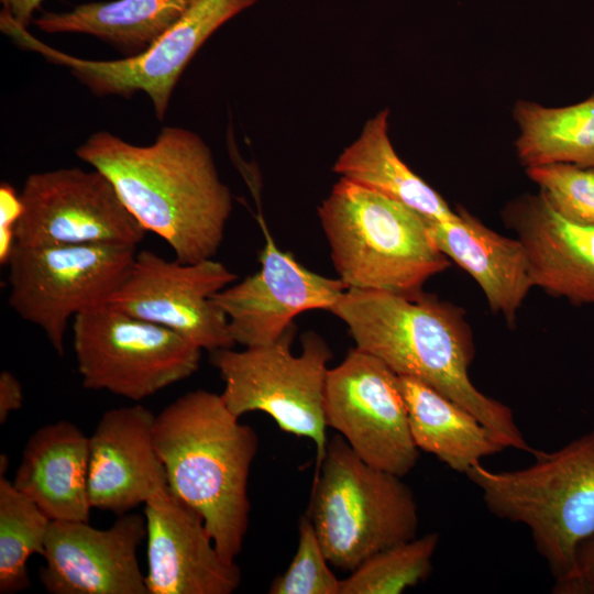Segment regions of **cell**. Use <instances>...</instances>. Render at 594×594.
<instances>
[{
    "label": "cell",
    "instance_id": "6da1fadb",
    "mask_svg": "<svg viewBox=\"0 0 594 594\" xmlns=\"http://www.w3.org/2000/svg\"><path fill=\"white\" fill-rule=\"evenodd\" d=\"M76 155L108 177L134 219L162 238L177 261L197 263L217 254L232 196L200 135L164 127L153 143L135 145L99 131Z\"/></svg>",
    "mask_w": 594,
    "mask_h": 594
},
{
    "label": "cell",
    "instance_id": "7a4b0ae2",
    "mask_svg": "<svg viewBox=\"0 0 594 594\" xmlns=\"http://www.w3.org/2000/svg\"><path fill=\"white\" fill-rule=\"evenodd\" d=\"M341 319L355 348L383 361L399 376L413 377L473 414L506 448H532L504 403L472 383L473 333L461 309L424 294L346 289L330 310Z\"/></svg>",
    "mask_w": 594,
    "mask_h": 594
},
{
    "label": "cell",
    "instance_id": "3957f363",
    "mask_svg": "<svg viewBox=\"0 0 594 594\" xmlns=\"http://www.w3.org/2000/svg\"><path fill=\"white\" fill-rule=\"evenodd\" d=\"M153 437L169 490L202 517L221 557L235 563L249 526L255 431L221 395L196 389L156 415Z\"/></svg>",
    "mask_w": 594,
    "mask_h": 594
},
{
    "label": "cell",
    "instance_id": "277c9868",
    "mask_svg": "<svg viewBox=\"0 0 594 594\" xmlns=\"http://www.w3.org/2000/svg\"><path fill=\"white\" fill-rule=\"evenodd\" d=\"M318 217L338 278L348 289L414 295L450 267L426 218L345 178L333 185Z\"/></svg>",
    "mask_w": 594,
    "mask_h": 594
},
{
    "label": "cell",
    "instance_id": "5b68a950",
    "mask_svg": "<svg viewBox=\"0 0 594 594\" xmlns=\"http://www.w3.org/2000/svg\"><path fill=\"white\" fill-rule=\"evenodd\" d=\"M531 465L495 472L481 462L464 475L488 512L526 526L554 582L574 569L580 546L594 534V428Z\"/></svg>",
    "mask_w": 594,
    "mask_h": 594
},
{
    "label": "cell",
    "instance_id": "8992f818",
    "mask_svg": "<svg viewBox=\"0 0 594 594\" xmlns=\"http://www.w3.org/2000/svg\"><path fill=\"white\" fill-rule=\"evenodd\" d=\"M307 515L329 563L348 572L415 538L419 525L411 488L402 477L364 462L342 436L327 444Z\"/></svg>",
    "mask_w": 594,
    "mask_h": 594
},
{
    "label": "cell",
    "instance_id": "52a82bcc",
    "mask_svg": "<svg viewBox=\"0 0 594 594\" xmlns=\"http://www.w3.org/2000/svg\"><path fill=\"white\" fill-rule=\"evenodd\" d=\"M296 327L275 342L234 351L211 352V363L224 383L221 395L237 417L262 411L280 430L309 438L316 447V471L327 451L324 391L332 352L316 332L301 337V353H292Z\"/></svg>",
    "mask_w": 594,
    "mask_h": 594
},
{
    "label": "cell",
    "instance_id": "ba28073f",
    "mask_svg": "<svg viewBox=\"0 0 594 594\" xmlns=\"http://www.w3.org/2000/svg\"><path fill=\"white\" fill-rule=\"evenodd\" d=\"M73 348L82 386L139 402L191 376L201 351L182 334L109 302L73 319Z\"/></svg>",
    "mask_w": 594,
    "mask_h": 594
},
{
    "label": "cell",
    "instance_id": "9c48e42d",
    "mask_svg": "<svg viewBox=\"0 0 594 594\" xmlns=\"http://www.w3.org/2000/svg\"><path fill=\"white\" fill-rule=\"evenodd\" d=\"M136 246L114 243L15 244L9 260V305L43 330L58 355L69 320L108 302L123 283Z\"/></svg>",
    "mask_w": 594,
    "mask_h": 594
},
{
    "label": "cell",
    "instance_id": "30bf717a",
    "mask_svg": "<svg viewBox=\"0 0 594 594\" xmlns=\"http://www.w3.org/2000/svg\"><path fill=\"white\" fill-rule=\"evenodd\" d=\"M257 0H194L182 18L143 52L119 59L96 61L72 56L38 41L9 18L1 31L19 46L64 66L97 96L131 97L146 94L155 116L163 120L174 88L204 43L226 22Z\"/></svg>",
    "mask_w": 594,
    "mask_h": 594
},
{
    "label": "cell",
    "instance_id": "8fae6325",
    "mask_svg": "<svg viewBox=\"0 0 594 594\" xmlns=\"http://www.w3.org/2000/svg\"><path fill=\"white\" fill-rule=\"evenodd\" d=\"M327 426L373 468L399 477L417 464L399 375L358 348L329 369L324 391Z\"/></svg>",
    "mask_w": 594,
    "mask_h": 594
},
{
    "label": "cell",
    "instance_id": "7c38bea8",
    "mask_svg": "<svg viewBox=\"0 0 594 594\" xmlns=\"http://www.w3.org/2000/svg\"><path fill=\"white\" fill-rule=\"evenodd\" d=\"M21 245L114 243L136 246L146 231L108 177L94 168H59L28 176L20 193Z\"/></svg>",
    "mask_w": 594,
    "mask_h": 594
},
{
    "label": "cell",
    "instance_id": "4fadbf2b",
    "mask_svg": "<svg viewBox=\"0 0 594 594\" xmlns=\"http://www.w3.org/2000/svg\"><path fill=\"white\" fill-rule=\"evenodd\" d=\"M237 278L212 258L182 263L142 250L136 252L129 274L108 302L213 352L235 344L228 317L212 297Z\"/></svg>",
    "mask_w": 594,
    "mask_h": 594
},
{
    "label": "cell",
    "instance_id": "5bb4252c",
    "mask_svg": "<svg viewBox=\"0 0 594 594\" xmlns=\"http://www.w3.org/2000/svg\"><path fill=\"white\" fill-rule=\"evenodd\" d=\"M145 537L139 514L119 515L107 529L51 520L38 579L51 594H148L138 560Z\"/></svg>",
    "mask_w": 594,
    "mask_h": 594
},
{
    "label": "cell",
    "instance_id": "9a60e30c",
    "mask_svg": "<svg viewBox=\"0 0 594 594\" xmlns=\"http://www.w3.org/2000/svg\"><path fill=\"white\" fill-rule=\"evenodd\" d=\"M264 232L261 270L212 297L228 317L234 343L244 348L275 342L302 311H330L348 289L339 278L307 270L280 251L265 228Z\"/></svg>",
    "mask_w": 594,
    "mask_h": 594
},
{
    "label": "cell",
    "instance_id": "2e32d148",
    "mask_svg": "<svg viewBox=\"0 0 594 594\" xmlns=\"http://www.w3.org/2000/svg\"><path fill=\"white\" fill-rule=\"evenodd\" d=\"M144 505L148 594H230L239 587V566L221 557L202 517L167 484Z\"/></svg>",
    "mask_w": 594,
    "mask_h": 594
},
{
    "label": "cell",
    "instance_id": "e0dca14e",
    "mask_svg": "<svg viewBox=\"0 0 594 594\" xmlns=\"http://www.w3.org/2000/svg\"><path fill=\"white\" fill-rule=\"evenodd\" d=\"M155 417L141 405L114 408L89 437L88 496L92 508L122 515L167 484L154 444Z\"/></svg>",
    "mask_w": 594,
    "mask_h": 594
},
{
    "label": "cell",
    "instance_id": "ac0fdd59",
    "mask_svg": "<svg viewBox=\"0 0 594 594\" xmlns=\"http://www.w3.org/2000/svg\"><path fill=\"white\" fill-rule=\"evenodd\" d=\"M502 216L524 248L534 286L594 305V226L562 216L540 191L510 200Z\"/></svg>",
    "mask_w": 594,
    "mask_h": 594
},
{
    "label": "cell",
    "instance_id": "d6986e66",
    "mask_svg": "<svg viewBox=\"0 0 594 594\" xmlns=\"http://www.w3.org/2000/svg\"><path fill=\"white\" fill-rule=\"evenodd\" d=\"M451 220L428 221L436 246L479 284L491 309L514 324L534 287L520 241L486 227L466 209Z\"/></svg>",
    "mask_w": 594,
    "mask_h": 594
},
{
    "label": "cell",
    "instance_id": "ffe728a7",
    "mask_svg": "<svg viewBox=\"0 0 594 594\" xmlns=\"http://www.w3.org/2000/svg\"><path fill=\"white\" fill-rule=\"evenodd\" d=\"M89 437L69 421L37 429L24 446L13 485L51 520L89 521Z\"/></svg>",
    "mask_w": 594,
    "mask_h": 594
},
{
    "label": "cell",
    "instance_id": "44dd1931",
    "mask_svg": "<svg viewBox=\"0 0 594 594\" xmlns=\"http://www.w3.org/2000/svg\"><path fill=\"white\" fill-rule=\"evenodd\" d=\"M388 120L387 108L369 119L358 139L338 156L333 172L405 205L429 221L454 219L457 210L398 156L389 139Z\"/></svg>",
    "mask_w": 594,
    "mask_h": 594
},
{
    "label": "cell",
    "instance_id": "7402d4cb",
    "mask_svg": "<svg viewBox=\"0 0 594 594\" xmlns=\"http://www.w3.org/2000/svg\"><path fill=\"white\" fill-rule=\"evenodd\" d=\"M410 432L419 450L465 473L481 459L507 449L473 414L413 377L399 376Z\"/></svg>",
    "mask_w": 594,
    "mask_h": 594
},
{
    "label": "cell",
    "instance_id": "603a6c76",
    "mask_svg": "<svg viewBox=\"0 0 594 594\" xmlns=\"http://www.w3.org/2000/svg\"><path fill=\"white\" fill-rule=\"evenodd\" d=\"M194 0H112L87 2L64 12H44L32 23L45 33H81L132 56L170 29Z\"/></svg>",
    "mask_w": 594,
    "mask_h": 594
},
{
    "label": "cell",
    "instance_id": "cb8c5ba5",
    "mask_svg": "<svg viewBox=\"0 0 594 594\" xmlns=\"http://www.w3.org/2000/svg\"><path fill=\"white\" fill-rule=\"evenodd\" d=\"M513 118L516 154L526 168L554 163L594 167V94L564 107L517 100Z\"/></svg>",
    "mask_w": 594,
    "mask_h": 594
},
{
    "label": "cell",
    "instance_id": "d4e9b609",
    "mask_svg": "<svg viewBox=\"0 0 594 594\" xmlns=\"http://www.w3.org/2000/svg\"><path fill=\"white\" fill-rule=\"evenodd\" d=\"M51 519L6 476H0V593L31 586L28 560L44 554Z\"/></svg>",
    "mask_w": 594,
    "mask_h": 594
},
{
    "label": "cell",
    "instance_id": "484cf974",
    "mask_svg": "<svg viewBox=\"0 0 594 594\" xmlns=\"http://www.w3.org/2000/svg\"><path fill=\"white\" fill-rule=\"evenodd\" d=\"M440 536L429 532L386 548L341 580L340 594H398L431 573Z\"/></svg>",
    "mask_w": 594,
    "mask_h": 594
},
{
    "label": "cell",
    "instance_id": "4316f807",
    "mask_svg": "<svg viewBox=\"0 0 594 594\" xmlns=\"http://www.w3.org/2000/svg\"><path fill=\"white\" fill-rule=\"evenodd\" d=\"M526 174L558 212L594 226V167L554 163L527 167Z\"/></svg>",
    "mask_w": 594,
    "mask_h": 594
},
{
    "label": "cell",
    "instance_id": "83f0119b",
    "mask_svg": "<svg viewBox=\"0 0 594 594\" xmlns=\"http://www.w3.org/2000/svg\"><path fill=\"white\" fill-rule=\"evenodd\" d=\"M307 514L299 519L298 546L287 570L271 584V594H340L341 580L329 568Z\"/></svg>",
    "mask_w": 594,
    "mask_h": 594
},
{
    "label": "cell",
    "instance_id": "f1b7e54d",
    "mask_svg": "<svg viewBox=\"0 0 594 594\" xmlns=\"http://www.w3.org/2000/svg\"><path fill=\"white\" fill-rule=\"evenodd\" d=\"M23 207L20 194L8 183L0 186V264L8 265L16 244L15 229Z\"/></svg>",
    "mask_w": 594,
    "mask_h": 594
},
{
    "label": "cell",
    "instance_id": "f546056e",
    "mask_svg": "<svg viewBox=\"0 0 594 594\" xmlns=\"http://www.w3.org/2000/svg\"><path fill=\"white\" fill-rule=\"evenodd\" d=\"M553 594H594V534L579 548L574 569L562 581L554 582Z\"/></svg>",
    "mask_w": 594,
    "mask_h": 594
},
{
    "label": "cell",
    "instance_id": "4dcf8cb0",
    "mask_svg": "<svg viewBox=\"0 0 594 594\" xmlns=\"http://www.w3.org/2000/svg\"><path fill=\"white\" fill-rule=\"evenodd\" d=\"M23 405V389L18 378L8 371L0 374V424Z\"/></svg>",
    "mask_w": 594,
    "mask_h": 594
},
{
    "label": "cell",
    "instance_id": "1f68e13d",
    "mask_svg": "<svg viewBox=\"0 0 594 594\" xmlns=\"http://www.w3.org/2000/svg\"><path fill=\"white\" fill-rule=\"evenodd\" d=\"M1 12L7 14L14 23L28 28L32 22V15L40 8L43 0H0Z\"/></svg>",
    "mask_w": 594,
    "mask_h": 594
},
{
    "label": "cell",
    "instance_id": "d6a6232c",
    "mask_svg": "<svg viewBox=\"0 0 594 594\" xmlns=\"http://www.w3.org/2000/svg\"><path fill=\"white\" fill-rule=\"evenodd\" d=\"M8 457L4 454H1L0 457V476H4L6 471L8 469Z\"/></svg>",
    "mask_w": 594,
    "mask_h": 594
}]
</instances>
